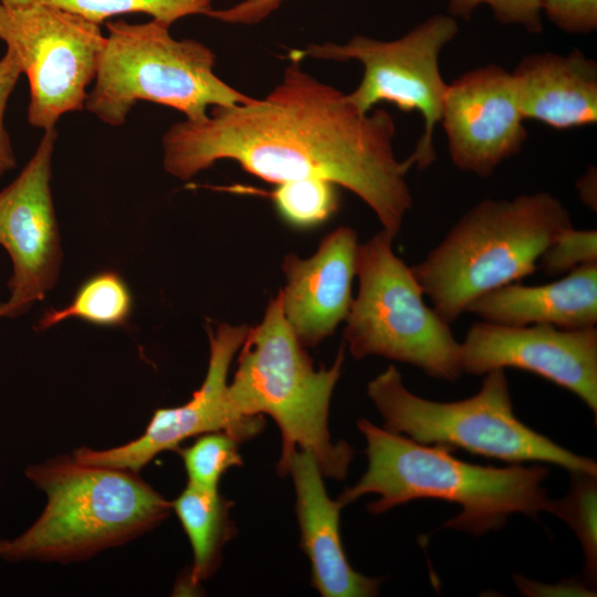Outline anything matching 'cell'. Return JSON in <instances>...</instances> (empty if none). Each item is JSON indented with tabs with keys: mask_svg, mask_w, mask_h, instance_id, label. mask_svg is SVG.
<instances>
[{
	"mask_svg": "<svg viewBox=\"0 0 597 597\" xmlns=\"http://www.w3.org/2000/svg\"><path fill=\"white\" fill-rule=\"evenodd\" d=\"M291 61L281 83L263 100L214 106L201 121L174 124L163 137L165 170L181 180L222 159L275 185L323 179L357 195L383 229L397 235L412 197L398 161L396 126L385 109L358 111L347 94Z\"/></svg>",
	"mask_w": 597,
	"mask_h": 597,
	"instance_id": "cell-1",
	"label": "cell"
},
{
	"mask_svg": "<svg viewBox=\"0 0 597 597\" xmlns=\"http://www.w3.org/2000/svg\"><path fill=\"white\" fill-rule=\"evenodd\" d=\"M367 446L366 472L337 499L343 507L366 494L379 498L368 504L373 514L418 499H437L461 506L443 524L473 535L504 526L515 513L536 519L547 511L549 498L543 488L547 468L521 463L503 468L464 462L439 444H422L359 419Z\"/></svg>",
	"mask_w": 597,
	"mask_h": 597,
	"instance_id": "cell-2",
	"label": "cell"
},
{
	"mask_svg": "<svg viewBox=\"0 0 597 597\" xmlns=\"http://www.w3.org/2000/svg\"><path fill=\"white\" fill-rule=\"evenodd\" d=\"M28 479L46 495L39 519L9 541V561L71 563L123 545L150 531L171 503L138 472L83 463L61 455L27 468Z\"/></svg>",
	"mask_w": 597,
	"mask_h": 597,
	"instance_id": "cell-3",
	"label": "cell"
},
{
	"mask_svg": "<svg viewBox=\"0 0 597 597\" xmlns=\"http://www.w3.org/2000/svg\"><path fill=\"white\" fill-rule=\"evenodd\" d=\"M568 227V210L547 192L484 199L410 268L450 324L483 294L533 274L542 253Z\"/></svg>",
	"mask_w": 597,
	"mask_h": 597,
	"instance_id": "cell-4",
	"label": "cell"
},
{
	"mask_svg": "<svg viewBox=\"0 0 597 597\" xmlns=\"http://www.w3.org/2000/svg\"><path fill=\"white\" fill-rule=\"evenodd\" d=\"M343 345L329 368L314 369L283 312L282 291L273 297L262 322L250 327L228 385L233 409L243 416L274 419L282 436L277 471L284 475L297 450L313 453L323 476L342 480L354 457L346 441L333 443L328 409L344 363Z\"/></svg>",
	"mask_w": 597,
	"mask_h": 597,
	"instance_id": "cell-5",
	"label": "cell"
},
{
	"mask_svg": "<svg viewBox=\"0 0 597 597\" xmlns=\"http://www.w3.org/2000/svg\"><path fill=\"white\" fill-rule=\"evenodd\" d=\"M170 25L106 22L107 34L94 86L84 108L111 126L123 125L137 102L165 105L187 121H201L209 107L251 103L213 72L216 56L202 43L177 40Z\"/></svg>",
	"mask_w": 597,
	"mask_h": 597,
	"instance_id": "cell-6",
	"label": "cell"
},
{
	"mask_svg": "<svg viewBox=\"0 0 597 597\" xmlns=\"http://www.w3.org/2000/svg\"><path fill=\"white\" fill-rule=\"evenodd\" d=\"M480 390L465 399L440 402L409 391L394 365L370 380L367 394L384 428L422 444L460 448L511 464L545 462L569 472L597 474V463L534 431L514 413L505 369L485 374Z\"/></svg>",
	"mask_w": 597,
	"mask_h": 597,
	"instance_id": "cell-7",
	"label": "cell"
},
{
	"mask_svg": "<svg viewBox=\"0 0 597 597\" xmlns=\"http://www.w3.org/2000/svg\"><path fill=\"white\" fill-rule=\"evenodd\" d=\"M395 237L383 229L358 244L359 287L346 317L345 342L356 359L383 356L455 381L462 375L460 343L449 323L425 303L411 268L394 253Z\"/></svg>",
	"mask_w": 597,
	"mask_h": 597,
	"instance_id": "cell-8",
	"label": "cell"
},
{
	"mask_svg": "<svg viewBox=\"0 0 597 597\" xmlns=\"http://www.w3.org/2000/svg\"><path fill=\"white\" fill-rule=\"evenodd\" d=\"M458 32L453 17L438 13L396 40L355 35L346 44H311L304 50H292L289 55L300 60L310 56L360 62L363 77L356 90L347 94L348 100L362 113L370 112L381 102L406 113L419 112L423 134L408 159L423 169L436 160L433 133L448 86L440 73L439 55Z\"/></svg>",
	"mask_w": 597,
	"mask_h": 597,
	"instance_id": "cell-9",
	"label": "cell"
},
{
	"mask_svg": "<svg viewBox=\"0 0 597 597\" xmlns=\"http://www.w3.org/2000/svg\"><path fill=\"white\" fill-rule=\"evenodd\" d=\"M0 40L28 78L31 126L45 132L84 108L105 44L100 24L38 1L0 2Z\"/></svg>",
	"mask_w": 597,
	"mask_h": 597,
	"instance_id": "cell-10",
	"label": "cell"
},
{
	"mask_svg": "<svg viewBox=\"0 0 597 597\" xmlns=\"http://www.w3.org/2000/svg\"><path fill=\"white\" fill-rule=\"evenodd\" d=\"M249 331L250 326L230 324L218 325L214 333L208 328L207 374L186 404L156 409L146 430L135 440L106 450L82 447L73 451L72 457L83 463L139 472L157 454L176 450L191 437L224 431L243 442L260 433L264 417L240 415L228 396V371Z\"/></svg>",
	"mask_w": 597,
	"mask_h": 597,
	"instance_id": "cell-11",
	"label": "cell"
},
{
	"mask_svg": "<svg viewBox=\"0 0 597 597\" xmlns=\"http://www.w3.org/2000/svg\"><path fill=\"white\" fill-rule=\"evenodd\" d=\"M55 128L48 129L18 177L0 191V245L12 263L3 317H15L55 286L62 261L51 192Z\"/></svg>",
	"mask_w": 597,
	"mask_h": 597,
	"instance_id": "cell-12",
	"label": "cell"
},
{
	"mask_svg": "<svg viewBox=\"0 0 597 597\" xmlns=\"http://www.w3.org/2000/svg\"><path fill=\"white\" fill-rule=\"evenodd\" d=\"M462 373L485 375L516 368L563 387L597 415V328L548 324L507 326L473 323L460 343Z\"/></svg>",
	"mask_w": 597,
	"mask_h": 597,
	"instance_id": "cell-13",
	"label": "cell"
},
{
	"mask_svg": "<svg viewBox=\"0 0 597 597\" xmlns=\"http://www.w3.org/2000/svg\"><path fill=\"white\" fill-rule=\"evenodd\" d=\"M524 121L512 73L488 64L448 84L439 123L453 165L488 177L521 151L527 138Z\"/></svg>",
	"mask_w": 597,
	"mask_h": 597,
	"instance_id": "cell-14",
	"label": "cell"
},
{
	"mask_svg": "<svg viewBox=\"0 0 597 597\" xmlns=\"http://www.w3.org/2000/svg\"><path fill=\"white\" fill-rule=\"evenodd\" d=\"M357 249L355 230L339 227L322 240L313 256L284 258L283 312L303 347L317 345L346 320L353 302Z\"/></svg>",
	"mask_w": 597,
	"mask_h": 597,
	"instance_id": "cell-15",
	"label": "cell"
},
{
	"mask_svg": "<svg viewBox=\"0 0 597 597\" xmlns=\"http://www.w3.org/2000/svg\"><path fill=\"white\" fill-rule=\"evenodd\" d=\"M287 473L294 482L301 547L311 562L312 585L324 597L378 595L381 579L356 572L347 561L339 533L342 506L327 495L313 453L297 449Z\"/></svg>",
	"mask_w": 597,
	"mask_h": 597,
	"instance_id": "cell-16",
	"label": "cell"
},
{
	"mask_svg": "<svg viewBox=\"0 0 597 597\" xmlns=\"http://www.w3.org/2000/svg\"><path fill=\"white\" fill-rule=\"evenodd\" d=\"M512 76L524 119L555 129L597 122V63L579 50L526 55Z\"/></svg>",
	"mask_w": 597,
	"mask_h": 597,
	"instance_id": "cell-17",
	"label": "cell"
},
{
	"mask_svg": "<svg viewBox=\"0 0 597 597\" xmlns=\"http://www.w3.org/2000/svg\"><path fill=\"white\" fill-rule=\"evenodd\" d=\"M467 312L507 326L548 324L565 329L597 324V262L542 285L511 283L473 301Z\"/></svg>",
	"mask_w": 597,
	"mask_h": 597,
	"instance_id": "cell-18",
	"label": "cell"
},
{
	"mask_svg": "<svg viewBox=\"0 0 597 597\" xmlns=\"http://www.w3.org/2000/svg\"><path fill=\"white\" fill-rule=\"evenodd\" d=\"M231 503L219 492H210L191 484L171 502L192 548L189 583L197 586L218 568L226 543L235 527L229 516Z\"/></svg>",
	"mask_w": 597,
	"mask_h": 597,
	"instance_id": "cell-19",
	"label": "cell"
},
{
	"mask_svg": "<svg viewBox=\"0 0 597 597\" xmlns=\"http://www.w3.org/2000/svg\"><path fill=\"white\" fill-rule=\"evenodd\" d=\"M132 312L133 295L127 283L117 272L106 270L86 279L67 305L45 311L38 329L51 328L70 318L102 327H119L128 323Z\"/></svg>",
	"mask_w": 597,
	"mask_h": 597,
	"instance_id": "cell-20",
	"label": "cell"
},
{
	"mask_svg": "<svg viewBox=\"0 0 597 597\" xmlns=\"http://www.w3.org/2000/svg\"><path fill=\"white\" fill-rule=\"evenodd\" d=\"M566 496L549 500L547 511L563 520L575 533L584 553V574L593 588L597 579V474L570 472Z\"/></svg>",
	"mask_w": 597,
	"mask_h": 597,
	"instance_id": "cell-21",
	"label": "cell"
},
{
	"mask_svg": "<svg viewBox=\"0 0 597 597\" xmlns=\"http://www.w3.org/2000/svg\"><path fill=\"white\" fill-rule=\"evenodd\" d=\"M27 1L51 4L100 25L109 18L129 13H145L171 25L187 15H207L212 9V0H0L7 4Z\"/></svg>",
	"mask_w": 597,
	"mask_h": 597,
	"instance_id": "cell-22",
	"label": "cell"
},
{
	"mask_svg": "<svg viewBox=\"0 0 597 597\" xmlns=\"http://www.w3.org/2000/svg\"><path fill=\"white\" fill-rule=\"evenodd\" d=\"M237 439L224 431H211L198 436L186 448H177L188 475V484L219 492L223 473L243 463Z\"/></svg>",
	"mask_w": 597,
	"mask_h": 597,
	"instance_id": "cell-23",
	"label": "cell"
},
{
	"mask_svg": "<svg viewBox=\"0 0 597 597\" xmlns=\"http://www.w3.org/2000/svg\"><path fill=\"white\" fill-rule=\"evenodd\" d=\"M335 186L314 178L290 180L279 184L272 198L287 222L296 227H313L336 211L338 198Z\"/></svg>",
	"mask_w": 597,
	"mask_h": 597,
	"instance_id": "cell-24",
	"label": "cell"
},
{
	"mask_svg": "<svg viewBox=\"0 0 597 597\" xmlns=\"http://www.w3.org/2000/svg\"><path fill=\"white\" fill-rule=\"evenodd\" d=\"M593 262H597L596 229L580 230L572 226L553 239L537 266L549 276H558Z\"/></svg>",
	"mask_w": 597,
	"mask_h": 597,
	"instance_id": "cell-25",
	"label": "cell"
},
{
	"mask_svg": "<svg viewBox=\"0 0 597 597\" xmlns=\"http://www.w3.org/2000/svg\"><path fill=\"white\" fill-rule=\"evenodd\" d=\"M481 4L489 6L502 24L523 27L531 33L542 32L540 0H449L448 11L453 18L469 20Z\"/></svg>",
	"mask_w": 597,
	"mask_h": 597,
	"instance_id": "cell-26",
	"label": "cell"
},
{
	"mask_svg": "<svg viewBox=\"0 0 597 597\" xmlns=\"http://www.w3.org/2000/svg\"><path fill=\"white\" fill-rule=\"evenodd\" d=\"M540 7L564 32L587 34L597 29V0H540Z\"/></svg>",
	"mask_w": 597,
	"mask_h": 597,
	"instance_id": "cell-27",
	"label": "cell"
},
{
	"mask_svg": "<svg viewBox=\"0 0 597 597\" xmlns=\"http://www.w3.org/2000/svg\"><path fill=\"white\" fill-rule=\"evenodd\" d=\"M21 74L19 60L7 49L0 59V176L17 166V158L4 125V114Z\"/></svg>",
	"mask_w": 597,
	"mask_h": 597,
	"instance_id": "cell-28",
	"label": "cell"
},
{
	"mask_svg": "<svg viewBox=\"0 0 597 597\" xmlns=\"http://www.w3.org/2000/svg\"><path fill=\"white\" fill-rule=\"evenodd\" d=\"M284 0H242L226 9H211L207 17L230 24H255L272 14Z\"/></svg>",
	"mask_w": 597,
	"mask_h": 597,
	"instance_id": "cell-29",
	"label": "cell"
},
{
	"mask_svg": "<svg viewBox=\"0 0 597 597\" xmlns=\"http://www.w3.org/2000/svg\"><path fill=\"white\" fill-rule=\"evenodd\" d=\"M8 540H1L0 538V557H2L6 548H7V545H8Z\"/></svg>",
	"mask_w": 597,
	"mask_h": 597,
	"instance_id": "cell-30",
	"label": "cell"
},
{
	"mask_svg": "<svg viewBox=\"0 0 597 597\" xmlns=\"http://www.w3.org/2000/svg\"><path fill=\"white\" fill-rule=\"evenodd\" d=\"M0 317H3V307H2V303L0 304Z\"/></svg>",
	"mask_w": 597,
	"mask_h": 597,
	"instance_id": "cell-31",
	"label": "cell"
}]
</instances>
